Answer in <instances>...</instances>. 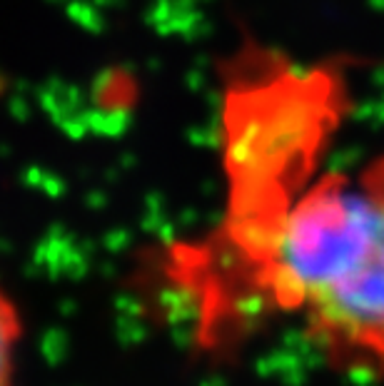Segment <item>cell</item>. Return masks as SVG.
Segmentation results:
<instances>
[{
	"instance_id": "obj_1",
	"label": "cell",
	"mask_w": 384,
	"mask_h": 386,
	"mask_svg": "<svg viewBox=\"0 0 384 386\" xmlns=\"http://www.w3.org/2000/svg\"><path fill=\"white\" fill-rule=\"evenodd\" d=\"M172 282L205 351L272 316L297 324L339 374L384 376V157L302 179L200 247L172 252Z\"/></svg>"
},
{
	"instance_id": "obj_2",
	"label": "cell",
	"mask_w": 384,
	"mask_h": 386,
	"mask_svg": "<svg viewBox=\"0 0 384 386\" xmlns=\"http://www.w3.org/2000/svg\"><path fill=\"white\" fill-rule=\"evenodd\" d=\"M23 321L13 297L0 284V386H15Z\"/></svg>"
}]
</instances>
